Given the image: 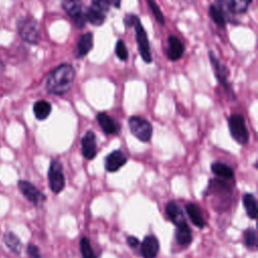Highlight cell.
<instances>
[{
  "instance_id": "obj_1",
  "label": "cell",
  "mask_w": 258,
  "mask_h": 258,
  "mask_svg": "<svg viewBox=\"0 0 258 258\" xmlns=\"http://www.w3.org/2000/svg\"><path fill=\"white\" fill-rule=\"evenodd\" d=\"M76 79L75 68L71 63H60L49 72L45 81L46 92L54 96L67 94Z\"/></svg>"
},
{
  "instance_id": "obj_2",
  "label": "cell",
  "mask_w": 258,
  "mask_h": 258,
  "mask_svg": "<svg viewBox=\"0 0 258 258\" xmlns=\"http://www.w3.org/2000/svg\"><path fill=\"white\" fill-rule=\"evenodd\" d=\"M123 23L126 28L133 27L135 32V40L140 53V56L143 61L146 63L152 62V55L150 51V43L146 30L144 29L140 18L136 14H125L123 18Z\"/></svg>"
},
{
  "instance_id": "obj_3",
  "label": "cell",
  "mask_w": 258,
  "mask_h": 258,
  "mask_svg": "<svg viewBox=\"0 0 258 258\" xmlns=\"http://www.w3.org/2000/svg\"><path fill=\"white\" fill-rule=\"evenodd\" d=\"M121 0H92L91 5L85 11L86 21L94 26H101L110 10L113 6L117 9L120 8Z\"/></svg>"
},
{
  "instance_id": "obj_4",
  "label": "cell",
  "mask_w": 258,
  "mask_h": 258,
  "mask_svg": "<svg viewBox=\"0 0 258 258\" xmlns=\"http://www.w3.org/2000/svg\"><path fill=\"white\" fill-rule=\"evenodd\" d=\"M17 31L21 39L29 44L35 45L40 39L39 25L37 20L33 17H21L17 21Z\"/></svg>"
},
{
  "instance_id": "obj_5",
  "label": "cell",
  "mask_w": 258,
  "mask_h": 258,
  "mask_svg": "<svg viewBox=\"0 0 258 258\" xmlns=\"http://www.w3.org/2000/svg\"><path fill=\"white\" fill-rule=\"evenodd\" d=\"M229 131L232 138L239 144L244 145L249 141V133L245 124V118L241 114H232L228 119Z\"/></svg>"
},
{
  "instance_id": "obj_6",
  "label": "cell",
  "mask_w": 258,
  "mask_h": 258,
  "mask_svg": "<svg viewBox=\"0 0 258 258\" xmlns=\"http://www.w3.org/2000/svg\"><path fill=\"white\" fill-rule=\"evenodd\" d=\"M47 179L49 188L53 194H59L63 189L66 185V178L63 175L62 165L59 160L52 159L50 161L47 170Z\"/></svg>"
},
{
  "instance_id": "obj_7",
  "label": "cell",
  "mask_w": 258,
  "mask_h": 258,
  "mask_svg": "<svg viewBox=\"0 0 258 258\" xmlns=\"http://www.w3.org/2000/svg\"><path fill=\"white\" fill-rule=\"evenodd\" d=\"M128 126L131 133L141 142H148L152 136L151 124L140 116H131L128 119Z\"/></svg>"
},
{
  "instance_id": "obj_8",
  "label": "cell",
  "mask_w": 258,
  "mask_h": 258,
  "mask_svg": "<svg viewBox=\"0 0 258 258\" xmlns=\"http://www.w3.org/2000/svg\"><path fill=\"white\" fill-rule=\"evenodd\" d=\"M61 7L78 28L81 29L85 26L87 21L81 0H62Z\"/></svg>"
},
{
  "instance_id": "obj_9",
  "label": "cell",
  "mask_w": 258,
  "mask_h": 258,
  "mask_svg": "<svg viewBox=\"0 0 258 258\" xmlns=\"http://www.w3.org/2000/svg\"><path fill=\"white\" fill-rule=\"evenodd\" d=\"M209 54V59L213 66L214 69V74L216 79L218 80V82L224 87V89L226 91H228L232 97L235 99V94L233 93L232 87L228 82V77H229V71L227 69V67L221 62V60L218 58V56L215 54V52L213 50H210L208 52Z\"/></svg>"
},
{
  "instance_id": "obj_10",
  "label": "cell",
  "mask_w": 258,
  "mask_h": 258,
  "mask_svg": "<svg viewBox=\"0 0 258 258\" xmlns=\"http://www.w3.org/2000/svg\"><path fill=\"white\" fill-rule=\"evenodd\" d=\"M17 186L23 197L34 206H39L46 201V196L28 180L19 179Z\"/></svg>"
},
{
  "instance_id": "obj_11",
  "label": "cell",
  "mask_w": 258,
  "mask_h": 258,
  "mask_svg": "<svg viewBox=\"0 0 258 258\" xmlns=\"http://www.w3.org/2000/svg\"><path fill=\"white\" fill-rule=\"evenodd\" d=\"M81 149L83 156L92 160L97 154V144H96V135L94 131L88 130L81 139Z\"/></svg>"
},
{
  "instance_id": "obj_12",
  "label": "cell",
  "mask_w": 258,
  "mask_h": 258,
  "mask_svg": "<svg viewBox=\"0 0 258 258\" xmlns=\"http://www.w3.org/2000/svg\"><path fill=\"white\" fill-rule=\"evenodd\" d=\"M165 53L167 58L171 61H175L183 55L184 45L177 36L169 35L167 37V47L165 49Z\"/></svg>"
},
{
  "instance_id": "obj_13",
  "label": "cell",
  "mask_w": 258,
  "mask_h": 258,
  "mask_svg": "<svg viewBox=\"0 0 258 258\" xmlns=\"http://www.w3.org/2000/svg\"><path fill=\"white\" fill-rule=\"evenodd\" d=\"M127 162V156L121 150H114L105 158V169L108 172H115Z\"/></svg>"
},
{
  "instance_id": "obj_14",
  "label": "cell",
  "mask_w": 258,
  "mask_h": 258,
  "mask_svg": "<svg viewBox=\"0 0 258 258\" xmlns=\"http://www.w3.org/2000/svg\"><path fill=\"white\" fill-rule=\"evenodd\" d=\"M159 251V242L154 235L144 237L140 245V252L143 258H155Z\"/></svg>"
},
{
  "instance_id": "obj_15",
  "label": "cell",
  "mask_w": 258,
  "mask_h": 258,
  "mask_svg": "<svg viewBox=\"0 0 258 258\" xmlns=\"http://www.w3.org/2000/svg\"><path fill=\"white\" fill-rule=\"evenodd\" d=\"M165 213L168 219L177 227L183 224H186V220L183 214V211L175 201L167 202L165 206Z\"/></svg>"
},
{
  "instance_id": "obj_16",
  "label": "cell",
  "mask_w": 258,
  "mask_h": 258,
  "mask_svg": "<svg viewBox=\"0 0 258 258\" xmlns=\"http://www.w3.org/2000/svg\"><path fill=\"white\" fill-rule=\"evenodd\" d=\"M94 46V35L92 32L82 34L76 46V57L82 58L86 56Z\"/></svg>"
},
{
  "instance_id": "obj_17",
  "label": "cell",
  "mask_w": 258,
  "mask_h": 258,
  "mask_svg": "<svg viewBox=\"0 0 258 258\" xmlns=\"http://www.w3.org/2000/svg\"><path fill=\"white\" fill-rule=\"evenodd\" d=\"M96 119L105 134L111 135V134L118 133L119 126H118L117 122L111 116H109L107 113H105V112L98 113L96 116Z\"/></svg>"
},
{
  "instance_id": "obj_18",
  "label": "cell",
  "mask_w": 258,
  "mask_h": 258,
  "mask_svg": "<svg viewBox=\"0 0 258 258\" xmlns=\"http://www.w3.org/2000/svg\"><path fill=\"white\" fill-rule=\"evenodd\" d=\"M185 212H186L188 218L190 219L191 223H192L196 227H198V228H200V229L205 228V226H206V221H205V219H204V216H203V214H202V211L200 210V208H199L196 204L190 203V202H189V203H186V204H185Z\"/></svg>"
},
{
  "instance_id": "obj_19",
  "label": "cell",
  "mask_w": 258,
  "mask_h": 258,
  "mask_svg": "<svg viewBox=\"0 0 258 258\" xmlns=\"http://www.w3.org/2000/svg\"><path fill=\"white\" fill-rule=\"evenodd\" d=\"M3 242L6 245V247L15 255H20L23 245L20 239L16 234H14L11 231H7L3 235Z\"/></svg>"
},
{
  "instance_id": "obj_20",
  "label": "cell",
  "mask_w": 258,
  "mask_h": 258,
  "mask_svg": "<svg viewBox=\"0 0 258 258\" xmlns=\"http://www.w3.org/2000/svg\"><path fill=\"white\" fill-rule=\"evenodd\" d=\"M175 241L180 246H188L192 242V235L187 223L177 226L174 233Z\"/></svg>"
},
{
  "instance_id": "obj_21",
  "label": "cell",
  "mask_w": 258,
  "mask_h": 258,
  "mask_svg": "<svg viewBox=\"0 0 258 258\" xmlns=\"http://www.w3.org/2000/svg\"><path fill=\"white\" fill-rule=\"evenodd\" d=\"M32 111L37 120H45L51 113V104L45 100H38L33 104Z\"/></svg>"
},
{
  "instance_id": "obj_22",
  "label": "cell",
  "mask_w": 258,
  "mask_h": 258,
  "mask_svg": "<svg viewBox=\"0 0 258 258\" xmlns=\"http://www.w3.org/2000/svg\"><path fill=\"white\" fill-rule=\"evenodd\" d=\"M211 169L213 173H215L217 176L226 179L231 180L234 178V170L226 163L221 161H215L211 165Z\"/></svg>"
},
{
  "instance_id": "obj_23",
  "label": "cell",
  "mask_w": 258,
  "mask_h": 258,
  "mask_svg": "<svg viewBox=\"0 0 258 258\" xmlns=\"http://www.w3.org/2000/svg\"><path fill=\"white\" fill-rule=\"evenodd\" d=\"M215 4L218 6L220 11L222 12L226 22H230L232 24H236V16L232 9L231 0H215Z\"/></svg>"
},
{
  "instance_id": "obj_24",
  "label": "cell",
  "mask_w": 258,
  "mask_h": 258,
  "mask_svg": "<svg viewBox=\"0 0 258 258\" xmlns=\"http://www.w3.org/2000/svg\"><path fill=\"white\" fill-rule=\"evenodd\" d=\"M242 202H243V206H244V209H245L248 217L253 220L256 219L258 211H257V201H256L255 196L253 194L247 192L244 195Z\"/></svg>"
},
{
  "instance_id": "obj_25",
  "label": "cell",
  "mask_w": 258,
  "mask_h": 258,
  "mask_svg": "<svg viewBox=\"0 0 258 258\" xmlns=\"http://www.w3.org/2000/svg\"><path fill=\"white\" fill-rule=\"evenodd\" d=\"M209 16L211 17V19L213 20V22L220 28H225L226 27V20L222 14V12L220 11V9L218 8V6L215 3H212L209 6Z\"/></svg>"
},
{
  "instance_id": "obj_26",
  "label": "cell",
  "mask_w": 258,
  "mask_h": 258,
  "mask_svg": "<svg viewBox=\"0 0 258 258\" xmlns=\"http://www.w3.org/2000/svg\"><path fill=\"white\" fill-rule=\"evenodd\" d=\"M80 251L83 258H97L90 243V240L85 236L82 237L80 240Z\"/></svg>"
},
{
  "instance_id": "obj_27",
  "label": "cell",
  "mask_w": 258,
  "mask_h": 258,
  "mask_svg": "<svg viewBox=\"0 0 258 258\" xmlns=\"http://www.w3.org/2000/svg\"><path fill=\"white\" fill-rule=\"evenodd\" d=\"M244 240L245 244L248 248H256L258 244V239H257V232L255 229L248 228L244 231Z\"/></svg>"
},
{
  "instance_id": "obj_28",
  "label": "cell",
  "mask_w": 258,
  "mask_h": 258,
  "mask_svg": "<svg viewBox=\"0 0 258 258\" xmlns=\"http://www.w3.org/2000/svg\"><path fill=\"white\" fill-rule=\"evenodd\" d=\"M147 5L151 11V13L153 14L155 20L160 24V25H164L165 24V18L164 15L162 13V11L160 10L159 6L156 4V2L154 0H147Z\"/></svg>"
},
{
  "instance_id": "obj_29",
  "label": "cell",
  "mask_w": 258,
  "mask_h": 258,
  "mask_svg": "<svg viewBox=\"0 0 258 258\" xmlns=\"http://www.w3.org/2000/svg\"><path fill=\"white\" fill-rule=\"evenodd\" d=\"M251 1L252 0H231L232 9L235 15L246 13Z\"/></svg>"
},
{
  "instance_id": "obj_30",
  "label": "cell",
  "mask_w": 258,
  "mask_h": 258,
  "mask_svg": "<svg viewBox=\"0 0 258 258\" xmlns=\"http://www.w3.org/2000/svg\"><path fill=\"white\" fill-rule=\"evenodd\" d=\"M115 53L117 55V57L122 60V61H125L128 59V56H129V52H128V49L126 47V44L124 42L123 39L119 38L116 42V45H115Z\"/></svg>"
},
{
  "instance_id": "obj_31",
  "label": "cell",
  "mask_w": 258,
  "mask_h": 258,
  "mask_svg": "<svg viewBox=\"0 0 258 258\" xmlns=\"http://www.w3.org/2000/svg\"><path fill=\"white\" fill-rule=\"evenodd\" d=\"M26 254L29 258H41V254H40V251H39V248L32 244V243H29L26 247Z\"/></svg>"
},
{
  "instance_id": "obj_32",
  "label": "cell",
  "mask_w": 258,
  "mask_h": 258,
  "mask_svg": "<svg viewBox=\"0 0 258 258\" xmlns=\"http://www.w3.org/2000/svg\"><path fill=\"white\" fill-rule=\"evenodd\" d=\"M126 242H127L128 246L133 248V249L137 248L138 245H139V240L136 237H134V236H128L127 239H126Z\"/></svg>"
}]
</instances>
